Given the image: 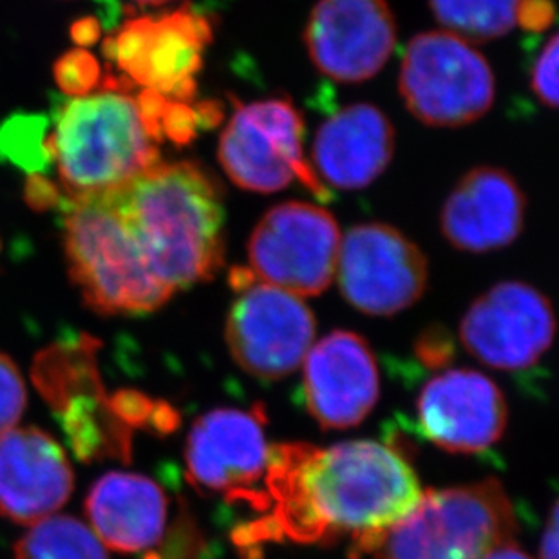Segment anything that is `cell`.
<instances>
[{
    "instance_id": "obj_18",
    "label": "cell",
    "mask_w": 559,
    "mask_h": 559,
    "mask_svg": "<svg viewBox=\"0 0 559 559\" xmlns=\"http://www.w3.org/2000/svg\"><path fill=\"white\" fill-rule=\"evenodd\" d=\"M527 198L507 170L481 165L456 183L440 214L454 249L486 253L514 243L525 227Z\"/></svg>"
},
{
    "instance_id": "obj_2",
    "label": "cell",
    "mask_w": 559,
    "mask_h": 559,
    "mask_svg": "<svg viewBox=\"0 0 559 559\" xmlns=\"http://www.w3.org/2000/svg\"><path fill=\"white\" fill-rule=\"evenodd\" d=\"M173 290L205 283L225 258L222 189L192 162L158 164L107 195Z\"/></svg>"
},
{
    "instance_id": "obj_5",
    "label": "cell",
    "mask_w": 559,
    "mask_h": 559,
    "mask_svg": "<svg viewBox=\"0 0 559 559\" xmlns=\"http://www.w3.org/2000/svg\"><path fill=\"white\" fill-rule=\"evenodd\" d=\"M516 516L495 478L424 492L406 518L380 534L377 559H484L514 539Z\"/></svg>"
},
{
    "instance_id": "obj_32",
    "label": "cell",
    "mask_w": 559,
    "mask_h": 559,
    "mask_svg": "<svg viewBox=\"0 0 559 559\" xmlns=\"http://www.w3.org/2000/svg\"><path fill=\"white\" fill-rule=\"evenodd\" d=\"M138 4H165V2H170V0H134Z\"/></svg>"
},
{
    "instance_id": "obj_29",
    "label": "cell",
    "mask_w": 559,
    "mask_h": 559,
    "mask_svg": "<svg viewBox=\"0 0 559 559\" xmlns=\"http://www.w3.org/2000/svg\"><path fill=\"white\" fill-rule=\"evenodd\" d=\"M417 354L429 368H438V366H443L451 359L453 344H451L448 333L443 330L426 332L418 341Z\"/></svg>"
},
{
    "instance_id": "obj_6",
    "label": "cell",
    "mask_w": 559,
    "mask_h": 559,
    "mask_svg": "<svg viewBox=\"0 0 559 559\" xmlns=\"http://www.w3.org/2000/svg\"><path fill=\"white\" fill-rule=\"evenodd\" d=\"M399 90L418 122L459 129L491 111L497 80L473 44L448 32H426L407 44Z\"/></svg>"
},
{
    "instance_id": "obj_12",
    "label": "cell",
    "mask_w": 559,
    "mask_h": 559,
    "mask_svg": "<svg viewBox=\"0 0 559 559\" xmlns=\"http://www.w3.org/2000/svg\"><path fill=\"white\" fill-rule=\"evenodd\" d=\"M212 24L198 11L181 10L126 22L107 43L109 59L134 84L167 100L189 102L195 95Z\"/></svg>"
},
{
    "instance_id": "obj_17",
    "label": "cell",
    "mask_w": 559,
    "mask_h": 559,
    "mask_svg": "<svg viewBox=\"0 0 559 559\" xmlns=\"http://www.w3.org/2000/svg\"><path fill=\"white\" fill-rule=\"evenodd\" d=\"M74 476L66 451L38 428L0 435V514L35 525L59 511L73 492Z\"/></svg>"
},
{
    "instance_id": "obj_21",
    "label": "cell",
    "mask_w": 559,
    "mask_h": 559,
    "mask_svg": "<svg viewBox=\"0 0 559 559\" xmlns=\"http://www.w3.org/2000/svg\"><path fill=\"white\" fill-rule=\"evenodd\" d=\"M100 343L82 333L43 349L33 362V382L57 412L66 402L85 393L106 390L98 371Z\"/></svg>"
},
{
    "instance_id": "obj_30",
    "label": "cell",
    "mask_w": 559,
    "mask_h": 559,
    "mask_svg": "<svg viewBox=\"0 0 559 559\" xmlns=\"http://www.w3.org/2000/svg\"><path fill=\"white\" fill-rule=\"evenodd\" d=\"M558 506L555 503L539 544V559H558Z\"/></svg>"
},
{
    "instance_id": "obj_1",
    "label": "cell",
    "mask_w": 559,
    "mask_h": 559,
    "mask_svg": "<svg viewBox=\"0 0 559 559\" xmlns=\"http://www.w3.org/2000/svg\"><path fill=\"white\" fill-rule=\"evenodd\" d=\"M264 487L269 516L252 525L259 542L330 545L349 536L357 556L371 552L424 495L404 456L373 440L270 448Z\"/></svg>"
},
{
    "instance_id": "obj_14",
    "label": "cell",
    "mask_w": 559,
    "mask_h": 559,
    "mask_svg": "<svg viewBox=\"0 0 559 559\" xmlns=\"http://www.w3.org/2000/svg\"><path fill=\"white\" fill-rule=\"evenodd\" d=\"M305 46L324 76L360 84L379 74L395 51V15L385 0H317Z\"/></svg>"
},
{
    "instance_id": "obj_28",
    "label": "cell",
    "mask_w": 559,
    "mask_h": 559,
    "mask_svg": "<svg viewBox=\"0 0 559 559\" xmlns=\"http://www.w3.org/2000/svg\"><path fill=\"white\" fill-rule=\"evenodd\" d=\"M555 21V5L550 0H520L516 26L531 32H544Z\"/></svg>"
},
{
    "instance_id": "obj_15",
    "label": "cell",
    "mask_w": 559,
    "mask_h": 559,
    "mask_svg": "<svg viewBox=\"0 0 559 559\" xmlns=\"http://www.w3.org/2000/svg\"><path fill=\"white\" fill-rule=\"evenodd\" d=\"M424 437L449 453L476 454L506 433L509 409L495 380L475 370H449L424 385L417 401Z\"/></svg>"
},
{
    "instance_id": "obj_13",
    "label": "cell",
    "mask_w": 559,
    "mask_h": 559,
    "mask_svg": "<svg viewBox=\"0 0 559 559\" xmlns=\"http://www.w3.org/2000/svg\"><path fill=\"white\" fill-rule=\"evenodd\" d=\"M555 308L549 297L522 281H503L476 297L460 322V341L495 370L533 368L552 346Z\"/></svg>"
},
{
    "instance_id": "obj_25",
    "label": "cell",
    "mask_w": 559,
    "mask_h": 559,
    "mask_svg": "<svg viewBox=\"0 0 559 559\" xmlns=\"http://www.w3.org/2000/svg\"><path fill=\"white\" fill-rule=\"evenodd\" d=\"M26 382L13 359L0 352V435L15 428L26 409Z\"/></svg>"
},
{
    "instance_id": "obj_16",
    "label": "cell",
    "mask_w": 559,
    "mask_h": 559,
    "mask_svg": "<svg viewBox=\"0 0 559 559\" xmlns=\"http://www.w3.org/2000/svg\"><path fill=\"white\" fill-rule=\"evenodd\" d=\"M302 390L308 412L324 429H349L365 423L379 401V368L362 335L335 330L305 357Z\"/></svg>"
},
{
    "instance_id": "obj_27",
    "label": "cell",
    "mask_w": 559,
    "mask_h": 559,
    "mask_svg": "<svg viewBox=\"0 0 559 559\" xmlns=\"http://www.w3.org/2000/svg\"><path fill=\"white\" fill-rule=\"evenodd\" d=\"M558 35H552L533 66L531 87L542 104L556 109L558 106Z\"/></svg>"
},
{
    "instance_id": "obj_9",
    "label": "cell",
    "mask_w": 559,
    "mask_h": 559,
    "mask_svg": "<svg viewBox=\"0 0 559 559\" xmlns=\"http://www.w3.org/2000/svg\"><path fill=\"white\" fill-rule=\"evenodd\" d=\"M305 122L290 100L269 98L239 106L225 127L217 158L228 178L252 192H277L299 180L326 195L302 154Z\"/></svg>"
},
{
    "instance_id": "obj_23",
    "label": "cell",
    "mask_w": 559,
    "mask_h": 559,
    "mask_svg": "<svg viewBox=\"0 0 559 559\" xmlns=\"http://www.w3.org/2000/svg\"><path fill=\"white\" fill-rule=\"evenodd\" d=\"M15 559H109L106 547L84 522L49 516L35 523L15 545Z\"/></svg>"
},
{
    "instance_id": "obj_22",
    "label": "cell",
    "mask_w": 559,
    "mask_h": 559,
    "mask_svg": "<svg viewBox=\"0 0 559 559\" xmlns=\"http://www.w3.org/2000/svg\"><path fill=\"white\" fill-rule=\"evenodd\" d=\"M520 0H429L435 21L465 43H492L516 27Z\"/></svg>"
},
{
    "instance_id": "obj_10",
    "label": "cell",
    "mask_w": 559,
    "mask_h": 559,
    "mask_svg": "<svg viewBox=\"0 0 559 559\" xmlns=\"http://www.w3.org/2000/svg\"><path fill=\"white\" fill-rule=\"evenodd\" d=\"M269 459L259 407L212 409L192 424L187 437V480L192 487L259 512H269L270 507L264 487Z\"/></svg>"
},
{
    "instance_id": "obj_19",
    "label": "cell",
    "mask_w": 559,
    "mask_h": 559,
    "mask_svg": "<svg viewBox=\"0 0 559 559\" xmlns=\"http://www.w3.org/2000/svg\"><path fill=\"white\" fill-rule=\"evenodd\" d=\"M395 154V127L371 104H352L328 118L311 148L313 173L322 186L341 190L370 187Z\"/></svg>"
},
{
    "instance_id": "obj_11",
    "label": "cell",
    "mask_w": 559,
    "mask_h": 559,
    "mask_svg": "<svg viewBox=\"0 0 559 559\" xmlns=\"http://www.w3.org/2000/svg\"><path fill=\"white\" fill-rule=\"evenodd\" d=\"M335 280L346 302L360 313L396 316L428 290V258L399 228L362 223L341 241Z\"/></svg>"
},
{
    "instance_id": "obj_4",
    "label": "cell",
    "mask_w": 559,
    "mask_h": 559,
    "mask_svg": "<svg viewBox=\"0 0 559 559\" xmlns=\"http://www.w3.org/2000/svg\"><path fill=\"white\" fill-rule=\"evenodd\" d=\"M69 277L100 316H136L164 307L175 290L148 264L107 195L71 201L63 217Z\"/></svg>"
},
{
    "instance_id": "obj_7",
    "label": "cell",
    "mask_w": 559,
    "mask_h": 559,
    "mask_svg": "<svg viewBox=\"0 0 559 559\" xmlns=\"http://www.w3.org/2000/svg\"><path fill=\"white\" fill-rule=\"evenodd\" d=\"M236 299L228 310V352L245 373L285 379L302 365L313 338L316 316L301 297L264 285L250 270H234Z\"/></svg>"
},
{
    "instance_id": "obj_20",
    "label": "cell",
    "mask_w": 559,
    "mask_h": 559,
    "mask_svg": "<svg viewBox=\"0 0 559 559\" xmlns=\"http://www.w3.org/2000/svg\"><path fill=\"white\" fill-rule=\"evenodd\" d=\"M85 514L104 547L134 555L162 544L169 500L148 476L111 471L91 487Z\"/></svg>"
},
{
    "instance_id": "obj_31",
    "label": "cell",
    "mask_w": 559,
    "mask_h": 559,
    "mask_svg": "<svg viewBox=\"0 0 559 559\" xmlns=\"http://www.w3.org/2000/svg\"><path fill=\"white\" fill-rule=\"evenodd\" d=\"M484 559H533L514 542H503V544L497 545L495 549L489 550Z\"/></svg>"
},
{
    "instance_id": "obj_24",
    "label": "cell",
    "mask_w": 559,
    "mask_h": 559,
    "mask_svg": "<svg viewBox=\"0 0 559 559\" xmlns=\"http://www.w3.org/2000/svg\"><path fill=\"white\" fill-rule=\"evenodd\" d=\"M112 412L126 426L134 431L138 428H147L159 433H169L180 423L178 413L165 404L156 402L140 391L120 390L109 396Z\"/></svg>"
},
{
    "instance_id": "obj_8",
    "label": "cell",
    "mask_w": 559,
    "mask_h": 559,
    "mask_svg": "<svg viewBox=\"0 0 559 559\" xmlns=\"http://www.w3.org/2000/svg\"><path fill=\"white\" fill-rule=\"evenodd\" d=\"M341 241V228L326 209L281 203L253 228L249 270L264 285L297 297L319 296L335 281Z\"/></svg>"
},
{
    "instance_id": "obj_26",
    "label": "cell",
    "mask_w": 559,
    "mask_h": 559,
    "mask_svg": "<svg viewBox=\"0 0 559 559\" xmlns=\"http://www.w3.org/2000/svg\"><path fill=\"white\" fill-rule=\"evenodd\" d=\"M57 80L71 95H87L98 80V63L90 53L73 51L57 63Z\"/></svg>"
},
{
    "instance_id": "obj_3",
    "label": "cell",
    "mask_w": 559,
    "mask_h": 559,
    "mask_svg": "<svg viewBox=\"0 0 559 559\" xmlns=\"http://www.w3.org/2000/svg\"><path fill=\"white\" fill-rule=\"evenodd\" d=\"M51 151L71 201L112 194L159 162L138 100L120 87L71 98L60 109Z\"/></svg>"
}]
</instances>
